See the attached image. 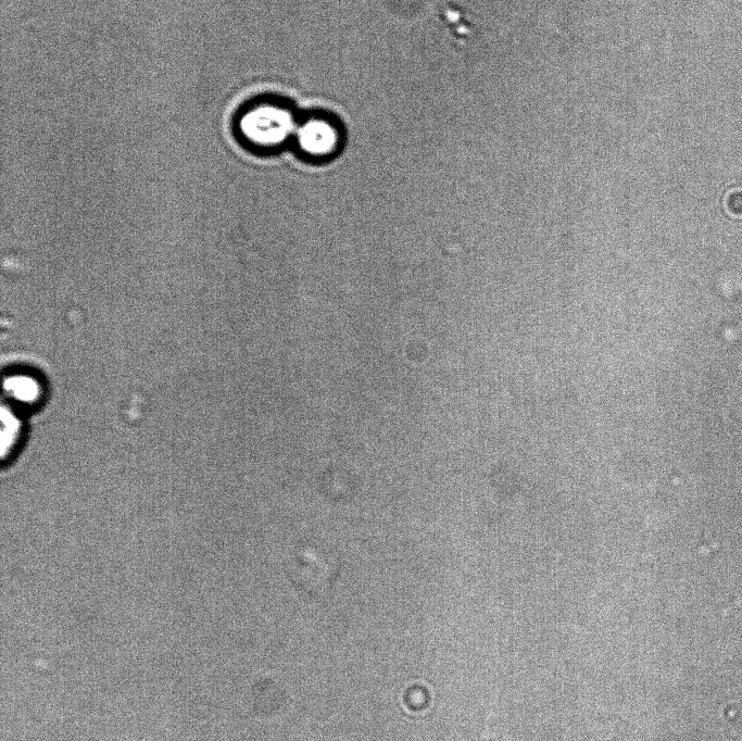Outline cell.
Instances as JSON below:
<instances>
[{
  "label": "cell",
  "mask_w": 742,
  "mask_h": 741,
  "mask_svg": "<svg viewBox=\"0 0 742 741\" xmlns=\"http://www.w3.org/2000/svg\"><path fill=\"white\" fill-rule=\"evenodd\" d=\"M339 567V558L329 549L309 545L293 553L286 569L299 590L310 596H322L330 591Z\"/></svg>",
  "instance_id": "cell-1"
},
{
  "label": "cell",
  "mask_w": 742,
  "mask_h": 741,
  "mask_svg": "<svg viewBox=\"0 0 742 741\" xmlns=\"http://www.w3.org/2000/svg\"><path fill=\"white\" fill-rule=\"evenodd\" d=\"M244 141L256 148H274L294 135L291 113L275 103H261L246 110L238 123Z\"/></svg>",
  "instance_id": "cell-2"
},
{
  "label": "cell",
  "mask_w": 742,
  "mask_h": 741,
  "mask_svg": "<svg viewBox=\"0 0 742 741\" xmlns=\"http://www.w3.org/2000/svg\"><path fill=\"white\" fill-rule=\"evenodd\" d=\"M293 136L300 150L314 158L332 154L339 145V134L335 125L319 117L297 125Z\"/></svg>",
  "instance_id": "cell-3"
},
{
  "label": "cell",
  "mask_w": 742,
  "mask_h": 741,
  "mask_svg": "<svg viewBox=\"0 0 742 741\" xmlns=\"http://www.w3.org/2000/svg\"><path fill=\"white\" fill-rule=\"evenodd\" d=\"M4 387L11 395L22 400L35 398L38 391L36 382L26 376L10 377L5 381Z\"/></svg>",
  "instance_id": "cell-4"
}]
</instances>
